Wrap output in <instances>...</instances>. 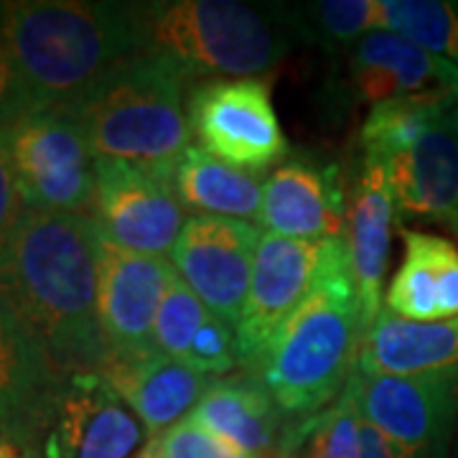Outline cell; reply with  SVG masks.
I'll use <instances>...</instances> for the list:
<instances>
[{
    "label": "cell",
    "mask_w": 458,
    "mask_h": 458,
    "mask_svg": "<svg viewBox=\"0 0 458 458\" xmlns=\"http://www.w3.org/2000/svg\"><path fill=\"white\" fill-rule=\"evenodd\" d=\"M98 225L92 216L29 209L0 245V295L41 339L59 377L102 372Z\"/></svg>",
    "instance_id": "cell-1"
},
{
    "label": "cell",
    "mask_w": 458,
    "mask_h": 458,
    "mask_svg": "<svg viewBox=\"0 0 458 458\" xmlns=\"http://www.w3.org/2000/svg\"><path fill=\"white\" fill-rule=\"evenodd\" d=\"M0 33L33 110H59L146 51L140 5L84 0L0 3Z\"/></svg>",
    "instance_id": "cell-2"
},
{
    "label": "cell",
    "mask_w": 458,
    "mask_h": 458,
    "mask_svg": "<svg viewBox=\"0 0 458 458\" xmlns=\"http://www.w3.org/2000/svg\"><path fill=\"white\" fill-rule=\"evenodd\" d=\"M360 346L361 313L349 250L334 240L321 283L280 324L252 372L288 423L306 420L344 393Z\"/></svg>",
    "instance_id": "cell-3"
},
{
    "label": "cell",
    "mask_w": 458,
    "mask_h": 458,
    "mask_svg": "<svg viewBox=\"0 0 458 458\" xmlns=\"http://www.w3.org/2000/svg\"><path fill=\"white\" fill-rule=\"evenodd\" d=\"M189 77L174 62L143 51L110 69L64 110L87 135L95 158H114L174 181L191 146L183 107Z\"/></svg>",
    "instance_id": "cell-4"
},
{
    "label": "cell",
    "mask_w": 458,
    "mask_h": 458,
    "mask_svg": "<svg viewBox=\"0 0 458 458\" xmlns=\"http://www.w3.org/2000/svg\"><path fill=\"white\" fill-rule=\"evenodd\" d=\"M146 51L191 77H240L270 72L288 51V38L260 8L234 0L140 3Z\"/></svg>",
    "instance_id": "cell-5"
},
{
    "label": "cell",
    "mask_w": 458,
    "mask_h": 458,
    "mask_svg": "<svg viewBox=\"0 0 458 458\" xmlns=\"http://www.w3.org/2000/svg\"><path fill=\"white\" fill-rule=\"evenodd\" d=\"M26 207L89 216L95 204V153L64 110H31L5 128Z\"/></svg>",
    "instance_id": "cell-6"
},
{
    "label": "cell",
    "mask_w": 458,
    "mask_h": 458,
    "mask_svg": "<svg viewBox=\"0 0 458 458\" xmlns=\"http://www.w3.org/2000/svg\"><path fill=\"white\" fill-rule=\"evenodd\" d=\"M150 441L102 372L59 377L36 428L41 458H140Z\"/></svg>",
    "instance_id": "cell-7"
},
{
    "label": "cell",
    "mask_w": 458,
    "mask_h": 458,
    "mask_svg": "<svg viewBox=\"0 0 458 458\" xmlns=\"http://www.w3.org/2000/svg\"><path fill=\"white\" fill-rule=\"evenodd\" d=\"M189 125L199 148L247 174H260L288 156L265 80H214L191 89Z\"/></svg>",
    "instance_id": "cell-8"
},
{
    "label": "cell",
    "mask_w": 458,
    "mask_h": 458,
    "mask_svg": "<svg viewBox=\"0 0 458 458\" xmlns=\"http://www.w3.org/2000/svg\"><path fill=\"white\" fill-rule=\"evenodd\" d=\"M92 219L114 245L164 258L174 252L189 216L171 179L125 161L95 158Z\"/></svg>",
    "instance_id": "cell-9"
},
{
    "label": "cell",
    "mask_w": 458,
    "mask_h": 458,
    "mask_svg": "<svg viewBox=\"0 0 458 458\" xmlns=\"http://www.w3.org/2000/svg\"><path fill=\"white\" fill-rule=\"evenodd\" d=\"M331 247L334 240L309 242L262 232L245 311L234 328L240 364L250 369L258 367L262 352L267 349L280 324L321 283Z\"/></svg>",
    "instance_id": "cell-10"
},
{
    "label": "cell",
    "mask_w": 458,
    "mask_h": 458,
    "mask_svg": "<svg viewBox=\"0 0 458 458\" xmlns=\"http://www.w3.org/2000/svg\"><path fill=\"white\" fill-rule=\"evenodd\" d=\"M260 234L242 219L194 214L171 252L179 278L232 328H237L245 311Z\"/></svg>",
    "instance_id": "cell-11"
},
{
    "label": "cell",
    "mask_w": 458,
    "mask_h": 458,
    "mask_svg": "<svg viewBox=\"0 0 458 458\" xmlns=\"http://www.w3.org/2000/svg\"><path fill=\"white\" fill-rule=\"evenodd\" d=\"M174 276V262L114 245L98 227V313L107 360L156 352V316Z\"/></svg>",
    "instance_id": "cell-12"
},
{
    "label": "cell",
    "mask_w": 458,
    "mask_h": 458,
    "mask_svg": "<svg viewBox=\"0 0 458 458\" xmlns=\"http://www.w3.org/2000/svg\"><path fill=\"white\" fill-rule=\"evenodd\" d=\"M361 420L415 458H441L458 408V375H360Z\"/></svg>",
    "instance_id": "cell-13"
},
{
    "label": "cell",
    "mask_w": 458,
    "mask_h": 458,
    "mask_svg": "<svg viewBox=\"0 0 458 458\" xmlns=\"http://www.w3.org/2000/svg\"><path fill=\"white\" fill-rule=\"evenodd\" d=\"M342 171L336 164L298 156L262 183L260 222L270 234L291 240H342L349 216Z\"/></svg>",
    "instance_id": "cell-14"
},
{
    "label": "cell",
    "mask_w": 458,
    "mask_h": 458,
    "mask_svg": "<svg viewBox=\"0 0 458 458\" xmlns=\"http://www.w3.org/2000/svg\"><path fill=\"white\" fill-rule=\"evenodd\" d=\"M352 84L372 107L393 99L458 105V66L393 31H372L352 49Z\"/></svg>",
    "instance_id": "cell-15"
},
{
    "label": "cell",
    "mask_w": 458,
    "mask_h": 458,
    "mask_svg": "<svg viewBox=\"0 0 458 458\" xmlns=\"http://www.w3.org/2000/svg\"><path fill=\"white\" fill-rule=\"evenodd\" d=\"M397 216L387 165L377 158H364L354 194L349 199V265L360 301L361 336L382 313V285L390 265L393 225Z\"/></svg>",
    "instance_id": "cell-16"
},
{
    "label": "cell",
    "mask_w": 458,
    "mask_h": 458,
    "mask_svg": "<svg viewBox=\"0 0 458 458\" xmlns=\"http://www.w3.org/2000/svg\"><path fill=\"white\" fill-rule=\"evenodd\" d=\"M385 165L397 214L441 222L458 234V131L451 113Z\"/></svg>",
    "instance_id": "cell-17"
},
{
    "label": "cell",
    "mask_w": 458,
    "mask_h": 458,
    "mask_svg": "<svg viewBox=\"0 0 458 458\" xmlns=\"http://www.w3.org/2000/svg\"><path fill=\"white\" fill-rule=\"evenodd\" d=\"M102 375L146 423L150 438L164 436L199 405L209 379L186 361L150 352L143 357H110Z\"/></svg>",
    "instance_id": "cell-18"
},
{
    "label": "cell",
    "mask_w": 458,
    "mask_h": 458,
    "mask_svg": "<svg viewBox=\"0 0 458 458\" xmlns=\"http://www.w3.org/2000/svg\"><path fill=\"white\" fill-rule=\"evenodd\" d=\"M360 375H458V318L408 321L387 309L361 336Z\"/></svg>",
    "instance_id": "cell-19"
},
{
    "label": "cell",
    "mask_w": 458,
    "mask_h": 458,
    "mask_svg": "<svg viewBox=\"0 0 458 458\" xmlns=\"http://www.w3.org/2000/svg\"><path fill=\"white\" fill-rule=\"evenodd\" d=\"M403 262L385 293L387 311L408 321L458 318V247L426 232H403Z\"/></svg>",
    "instance_id": "cell-20"
},
{
    "label": "cell",
    "mask_w": 458,
    "mask_h": 458,
    "mask_svg": "<svg viewBox=\"0 0 458 458\" xmlns=\"http://www.w3.org/2000/svg\"><path fill=\"white\" fill-rule=\"evenodd\" d=\"M191 418L250 458L278 456L288 430L285 415L255 375L212 379Z\"/></svg>",
    "instance_id": "cell-21"
},
{
    "label": "cell",
    "mask_w": 458,
    "mask_h": 458,
    "mask_svg": "<svg viewBox=\"0 0 458 458\" xmlns=\"http://www.w3.org/2000/svg\"><path fill=\"white\" fill-rule=\"evenodd\" d=\"M56 379L41 339L0 295V428L36 436Z\"/></svg>",
    "instance_id": "cell-22"
},
{
    "label": "cell",
    "mask_w": 458,
    "mask_h": 458,
    "mask_svg": "<svg viewBox=\"0 0 458 458\" xmlns=\"http://www.w3.org/2000/svg\"><path fill=\"white\" fill-rule=\"evenodd\" d=\"M174 189L186 209L204 216H227L242 222L260 216V179L214 158L199 146H189L181 156L174 171Z\"/></svg>",
    "instance_id": "cell-23"
},
{
    "label": "cell",
    "mask_w": 458,
    "mask_h": 458,
    "mask_svg": "<svg viewBox=\"0 0 458 458\" xmlns=\"http://www.w3.org/2000/svg\"><path fill=\"white\" fill-rule=\"evenodd\" d=\"M301 445H306L303 458H361V412L354 372L327 410L288 423L278 456H293Z\"/></svg>",
    "instance_id": "cell-24"
},
{
    "label": "cell",
    "mask_w": 458,
    "mask_h": 458,
    "mask_svg": "<svg viewBox=\"0 0 458 458\" xmlns=\"http://www.w3.org/2000/svg\"><path fill=\"white\" fill-rule=\"evenodd\" d=\"M377 31H393L458 66V3L377 0Z\"/></svg>",
    "instance_id": "cell-25"
},
{
    "label": "cell",
    "mask_w": 458,
    "mask_h": 458,
    "mask_svg": "<svg viewBox=\"0 0 458 458\" xmlns=\"http://www.w3.org/2000/svg\"><path fill=\"white\" fill-rule=\"evenodd\" d=\"M448 113L451 107L420 99H393L375 105L361 125L364 158H377L387 164L390 158L415 146L423 132Z\"/></svg>",
    "instance_id": "cell-26"
},
{
    "label": "cell",
    "mask_w": 458,
    "mask_h": 458,
    "mask_svg": "<svg viewBox=\"0 0 458 458\" xmlns=\"http://www.w3.org/2000/svg\"><path fill=\"white\" fill-rule=\"evenodd\" d=\"M209 313L212 311L201 303V298L176 273L174 280L168 283V288H165L161 309H158V316H156V328H153L156 352L179 361H186L189 346H191L199 327L204 324V318Z\"/></svg>",
    "instance_id": "cell-27"
},
{
    "label": "cell",
    "mask_w": 458,
    "mask_h": 458,
    "mask_svg": "<svg viewBox=\"0 0 458 458\" xmlns=\"http://www.w3.org/2000/svg\"><path fill=\"white\" fill-rule=\"evenodd\" d=\"M306 31L328 44H357L377 31V0H324L301 11Z\"/></svg>",
    "instance_id": "cell-28"
},
{
    "label": "cell",
    "mask_w": 458,
    "mask_h": 458,
    "mask_svg": "<svg viewBox=\"0 0 458 458\" xmlns=\"http://www.w3.org/2000/svg\"><path fill=\"white\" fill-rule=\"evenodd\" d=\"M150 448L158 458H250L194 418L168 428L164 436L150 441Z\"/></svg>",
    "instance_id": "cell-29"
},
{
    "label": "cell",
    "mask_w": 458,
    "mask_h": 458,
    "mask_svg": "<svg viewBox=\"0 0 458 458\" xmlns=\"http://www.w3.org/2000/svg\"><path fill=\"white\" fill-rule=\"evenodd\" d=\"M186 364H191L201 375L227 377L240 361H237V336L234 328L225 324L222 318H216L209 313L204 318V324L199 327L194 342L189 346Z\"/></svg>",
    "instance_id": "cell-30"
},
{
    "label": "cell",
    "mask_w": 458,
    "mask_h": 458,
    "mask_svg": "<svg viewBox=\"0 0 458 458\" xmlns=\"http://www.w3.org/2000/svg\"><path fill=\"white\" fill-rule=\"evenodd\" d=\"M29 207L21 194L13 161L5 143V131H0V245L11 237V232L21 225Z\"/></svg>",
    "instance_id": "cell-31"
},
{
    "label": "cell",
    "mask_w": 458,
    "mask_h": 458,
    "mask_svg": "<svg viewBox=\"0 0 458 458\" xmlns=\"http://www.w3.org/2000/svg\"><path fill=\"white\" fill-rule=\"evenodd\" d=\"M31 110V99L23 89L16 62H13L8 44L0 33V131L11 128L18 117H23Z\"/></svg>",
    "instance_id": "cell-32"
},
{
    "label": "cell",
    "mask_w": 458,
    "mask_h": 458,
    "mask_svg": "<svg viewBox=\"0 0 458 458\" xmlns=\"http://www.w3.org/2000/svg\"><path fill=\"white\" fill-rule=\"evenodd\" d=\"M361 458H415L397 443L385 438L375 426L361 420Z\"/></svg>",
    "instance_id": "cell-33"
},
{
    "label": "cell",
    "mask_w": 458,
    "mask_h": 458,
    "mask_svg": "<svg viewBox=\"0 0 458 458\" xmlns=\"http://www.w3.org/2000/svg\"><path fill=\"white\" fill-rule=\"evenodd\" d=\"M0 458H41L36 436L29 430L0 428Z\"/></svg>",
    "instance_id": "cell-34"
},
{
    "label": "cell",
    "mask_w": 458,
    "mask_h": 458,
    "mask_svg": "<svg viewBox=\"0 0 458 458\" xmlns=\"http://www.w3.org/2000/svg\"><path fill=\"white\" fill-rule=\"evenodd\" d=\"M451 120H454V125H456V131H458V105L451 110Z\"/></svg>",
    "instance_id": "cell-35"
},
{
    "label": "cell",
    "mask_w": 458,
    "mask_h": 458,
    "mask_svg": "<svg viewBox=\"0 0 458 458\" xmlns=\"http://www.w3.org/2000/svg\"><path fill=\"white\" fill-rule=\"evenodd\" d=\"M140 458H158V456H156V454H153V448H150V445H148V448H146V454H143V456H140Z\"/></svg>",
    "instance_id": "cell-36"
},
{
    "label": "cell",
    "mask_w": 458,
    "mask_h": 458,
    "mask_svg": "<svg viewBox=\"0 0 458 458\" xmlns=\"http://www.w3.org/2000/svg\"><path fill=\"white\" fill-rule=\"evenodd\" d=\"M273 458H293V456H273Z\"/></svg>",
    "instance_id": "cell-37"
}]
</instances>
